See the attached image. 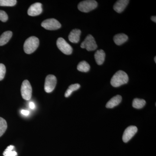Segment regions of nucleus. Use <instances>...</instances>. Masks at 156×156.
I'll list each match as a JSON object with an SVG mask.
<instances>
[{"label":"nucleus","instance_id":"1","mask_svg":"<svg viewBox=\"0 0 156 156\" xmlns=\"http://www.w3.org/2000/svg\"><path fill=\"white\" fill-rule=\"evenodd\" d=\"M128 81V76L127 74L123 71L119 70L113 76L111 80V84L112 87H118L127 83Z\"/></svg>","mask_w":156,"mask_h":156},{"label":"nucleus","instance_id":"4","mask_svg":"<svg viewBox=\"0 0 156 156\" xmlns=\"http://www.w3.org/2000/svg\"><path fill=\"white\" fill-rule=\"evenodd\" d=\"M81 48L86 49L88 51H94L97 49V45L93 37L89 34L81 44Z\"/></svg>","mask_w":156,"mask_h":156},{"label":"nucleus","instance_id":"2","mask_svg":"<svg viewBox=\"0 0 156 156\" xmlns=\"http://www.w3.org/2000/svg\"><path fill=\"white\" fill-rule=\"evenodd\" d=\"M39 45V40L37 37L32 36L26 40L23 45L24 52L27 54L34 53Z\"/></svg>","mask_w":156,"mask_h":156},{"label":"nucleus","instance_id":"8","mask_svg":"<svg viewBox=\"0 0 156 156\" xmlns=\"http://www.w3.org/2000/svg\"><path fill=\"white\" fill-rule=\"evenodd\" d=\"M57 80L55 76L49 75L47 76L45 80L44 89L47 93L53 92L56 87Z\"/></svg>","mask_w":156,"mask_h":156},{"label":"nucleus","instance_id":"6","mask_svg":"<svg viewBox=\"0 0 156 156\" xmlns=\"http://www.w3.org/2000/svg\"><path fill=\"white\" fill-rule=\"evenodd\" d=\"M56 45L59 50L65 54L70 55L73 52V48L64 39L58 38L56 42Z\"/></svg>","mask_w":156,"mask_h":156},{"label":"nucleus","instance_id":"16","mask_svg":"<svg viewBox=\"0 0 156 156\" xmlns=\"http://www.w3.org/2000/svg\"><path fill=\"white\" fill-rule=\"evenodd\" d=\"M12 36V32L11 31H7L2 34L0 36V46L6 44L10 41Z\"/></svg>","mask_w":156,"mask_h":156},{"label":"nucleus","instance_id":"21","mask_svg":"<svg viewBox=\"0 0 156 156\" xmlns=\"http://www.w3.org/2000/svg\"><path fill=\"white\" fill-rule=\"evenodd\" d=\"M7 123L5 120L0 117V137L2 136L7 130Z\"/></svg>","mask_w":156,"mask_h":156},{"label":"nucleus","instance_id":"26","mask_svg":"<svg viewBox=\"0 0 156 156\" xmlns=\"http://www.w3.org/2000/svg\"><path fill=\"white\" fill-rule=\"evenodd\" d=\"M29 107L31 109H34L35 108V105L34 103L33 102H30Z\"/></svg>","mask_w":156,"mask_h":156},{"label":"nucleus","instance_id":"24","mask_svg":"<svg viewBox=\"0 0 156 156\" xmlns=\"http://www.w3.org/2000/svg\"><path fill=\"white\" fill-rule=\"evenodd\" d=\"M8 16L5 11L0 10V20L5 22L8 20Z\"/></svg>","mask_w":156,"mask_h":156},{"label":"nucleus","instance_id":"9","mask_svg":"<svg viewBox=\"0 0 156 156\" xmlns=\"http://www.w3.org/2000/svg\"><path fill=\"white\" fill-rule=\"evenodd\" d=\"M137 131V128L135 126L128 127L123 133L122 140L125 143L128 142L134 136Z\"/></svg>","mask_w":156,"mask_h":156},{"label":"nucleus","instance_id":"17","mask_svg":"<svg viewBox=\"0 0 156 156\" xmlns=\"http://www.w3.org/2000/svg\"><path fill=\"white\" fill-rule=\"evenodd\" d=\"M90 68V65L87 62L85 61L80 62L77 66V69L82 72H87L89 71Z\"/></svg>","mask_w":156,"mask_h":156},{"label":"nucleus","instance_id":"12","mask_svg":"<svg viewBox=\"0 0 156 156\" xmlns=\"http://www.w3.org/2000/svg\"><path fill=\"white\" fill-rule=\"evenodd\" d=\"M81 31L80 30L75 29L70 33L68 38L69 41L73 43H78L80 40Z\"/></svg>","mask_w":156,"mask_h":156},{"label":"nucleus","instance_id":"19","mask_svg":"<svg viewBox=\"0 0 156 156\" xmlns=\"http://www.w3.org/2000/svg\"><path fill=\"white\" fill-rule=\"evenodd\" d=\"M80 85L78 83L70 85L65 93V96L66 98L69 97L73 92L76 91L78 89H80Z\"/></svg>","mask_w":156,"mask_h":156},{"label":"nucleus","instance_id":"28","mask_svg":"<svg viewBox=\"0 0 156 156\" xmlns=\"http://www.w3.org/2000/svg\"><path fill=\"white\" fill-rule=\"evenodd\" d=\"M154 60L155 62H156V57L155 56L154 58Z\"/></svg>","mask_w":156,"mask_h":156},{"label":"nucleus","instance_id":"18","mask_svg":"<svg viewBox=\"0 0 156 156\" xmlns=\"http://www.w3.org/2000/svg\"><path fill=\"white\" fill-rule=\"evenodd\" d=\"M145 104V101L140 98H135L133 100L132 102V106L134 108L136 109L142 108Z\"/></svg>","mask_w":156,"mask_h":156},{"label":"nucleus","instance_id":"25","mask_svg":"<svg viewBox=\"0 0 156 156\" xmlns=\"http://www.w3.org/2000/svg\"><path fill=\"white\" fill-rule=\"evenodd\" d=\"M21 113L24 115L28 116L29 115L30 112L29 111L26 110H22L21 111Z\"/></svg>","mask_w":156,"mask_h":156},{"label":"nucleus","instance_id":"23","mask_svg":"<svg viewBox=\"0 0 156 156\" xmlns=\"http://www.w3.org/2000/svg\"><path fill=\"white\" fill-rule=\"evenodd\" d=\"M6 73V67L4 64L0 63V81L2 80Z\"/></svg>","mask_w":156,"mask_h":156},{"label":"nucleus","instance_id":"5","mask_svg":"<svg viewBox=\"0 0 156 156\" xmlns=\"http://www.w3.org/2000/svg\"><path fill=\"white\" fill-rule=\"evenodd\" d=\"M32 89L30 83L27 80L23 82L21 87V94L23 99L29 100L31 98Z\"/></svg>","mask_w":156,"mask_h":156},{"label":"nucleus","instance_id":"20","mask_svg":"<svg viewBox=\"0 0 156 156\" xmlns=\"http://www.w3.org/2000/svg\"><path fill=\"white\" fill-rule=\"evenodd\" d=\"M14 148V147L13 145L8 147L3 153L4 156H17V153L15 151H13Z\"/></svg>","mask_w":156,"mask_h":156},{"label":"nucleus","instance_id":"10","mask_svg":"<svg viewBox=\"0 0 156 156\" xmlns=\"http://www.w3.org/2000/svg\"><path fill=\"white\" fill-rule=\"evenodd\" d=\"M43 11L42 5L40 3L33 4L29 8L27 14L29 16H36L40 15Z\"/></svg>","mask_w":156,"mask_h":156},{"label":"nucleus","instance_id":"27","mask_svg":"<svg viewBox=\"0 0 156 156\" xmlns=\"http://www.w3.org/2000/svg\"><path fill=\"white\" fill-rule=\"evenodd\" d=\"M151 19L152 20L153 22L156 23V17L155 16H152L151 17Z\"/></svg>","mask_w":156,"mask_h":156},{"label":"nucleus","instance_id":"7","mask_svg":"<svg viewBox=\"0 0 156 156\" xmlns=\"http://www.w3.org/2000/svg\"><path fill=\"white\" fill-rule=\"evenodd\" d=\"M42 27L48 30H56L61 27L60 23L54 18L46 20L41 23Z\"/></svg>","mask_w":156,"mask_h":156},{"label":"nucleus","instance_id":"15","mask_svg":"<svg viewBox=\"0 0 156 156\" xmlns=\"http://www.w3.org/2000/svg\"><path fill=\"white\" fill-rule=\"evenodd\" d=\"M128 40V37L124 34H119L115 35L114 37V41L115 44L117 45L122 44L127 41Z\"/></svg>","mask_w":156,"mask_h":156},{"label":"nucleus","instance_id":"22","mask_svg":"<svg viewBox=\"0 0 156 156\" xmlns=\"http://www.w3.org/2000/svg\"><path fill=\"white\" fill-rule=\"evenodd\" d=\"M16 0H0V6L12 7L17 3Z\"/></svg>","mask_w":156,"mask_h":156},{"label":"nucleus","instance_id":"3","mask_svg":"<svg viewBox=\"0 0 156 156\" xmlns=\"http://www.w3.org/2000/svg\"><path fill=\"white\" fill-rule=\"evenodd\" d=\"M98 3L94 0H87L81 2L78 5V9L82 12L87 13L97 8Z\"/></svg>","mask_w":156,"mask_h":156},{"label":"nucleus","instance_id":"14","mask_svg":"<svg viewBox=\"0 0 156 156\" xmlns=\"http://www.w3.org/2000/svg\"><path fill=\"white\" fill-rule=\"evenodd\" d=\"M94 56H95V61L98 65H101L103 64L105 57V53L103 50H97L95 52Z\"/></svg>","mask_w":156,"mask_h":156},{"label":"nucleus","instance_id":"11","mask_svg":"<svg viewBox=\"0 0 156 156\" xmlns=\"http://www.w3.org/2000/svg\"><path fill=\"white\" fill-rule=\"evenodd\" d=\"M129 2L128 0H119L117 1L114 5L113 9L117 13H122L128 5Z\"/></svg>","mask_w":156,"mask_h":156},{"label":"nucleus","instance_id":"13","mask_svg":"<svg viewBox=\"0 0 156 156\" xmlns=\"http://www.w3.org/2000/svg\"><path fill=\"white\" fill-rule=\"evenodd\" d=\"M122 100V97L121 95H117L112 98L107 103L106 108H112L115 107L119 105Z\"/></svg>","mask_w":156,"mask_h":156}]
</instances>
